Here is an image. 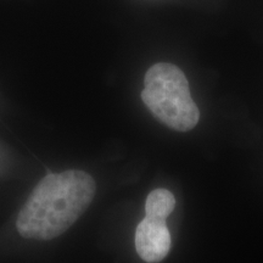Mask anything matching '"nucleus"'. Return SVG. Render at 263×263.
I'll list each match as a JSON object with an SVG mask.
<instances>
[{
	"label": "nucleus",
	"instance_id": "f257e3e1",
	"mask_svg": "<svg viewBox=\"0 0 263 263\" xmlns=\"http://www.w3.org/2000/svg\"><path fill=\"white\" fill-rule=\"evenodd\" d=\"M97 185L84 171L52 173L35 186L18 213L16 227L24 238L51 240L64 234L87 211Z\"/></svg>",
	"mask_w": 263,
	"mask_h": 263
},
{
	"label": "nucleus",
	"instance_id": "f03ea898",
	"mask_svg": "<svg viewBox=\"0 0 263 263\" xmlns=\"http://www.w3.org/2000/svg\"><path fill=\"white\" fill-rule=\"evenodd\" d=\"M141 99L161 123L179 132L193 129L200 111L190 94L189 83L179 67L159 62L147 70Z\"/></svg>",
	"mask_w": 263,
	"mask_h": 263
},
{
	"label": "nucleus",
	"instance_id": "7ed1b4c3",
	"mask_svg": "<svg viewBox=\"0 0 263 263\" xmlns=\"http://www.w3.org/2000/svg\"><path fill=\"white\" fill-rule=\"evenodd\" d=\"M136 249L145 262L157 263L168 255L171 234L166 219L145 216L137 227Z\"/></svg>",
	"mask_w": 263,
	"mask_h": 263
},
{
	"label": "nucleus",
	"instance_id": "20e7f679",
	"mask_svg": "<svg viewBox=\"0 0 263 263\" xmlns=\"http://www.w3.org/2000/svg\"><path fill=\"white\" fill-rule=\"evenodd\" d=\"M176 207V199L170 190L155 189L149 194L145 202L146 216L166 219Z\"/></svg>",
	"mask_w": 263,
	"mask_h": 263
}]
</instances>
